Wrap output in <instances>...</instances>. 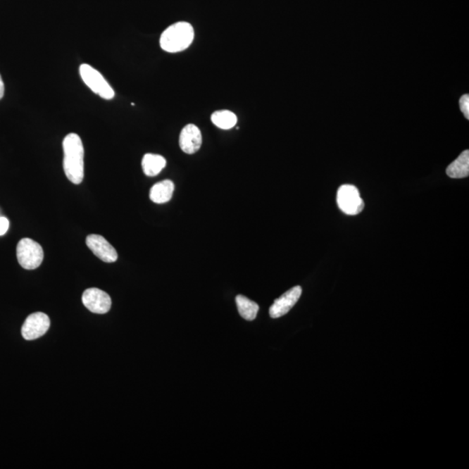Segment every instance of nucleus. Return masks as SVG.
Returning a JSON list of instances; mask_svg holds the SVG:
<instances>
[{"label": "nucleus", "instance_id": "2eb2a0df", "mask_svg": "<svg viewBox=\"0 0 469 469\" xmlns=\"http://www.w3.org/2000/svg\"><path fill=\"white\" fill-rule=\"evenodd\" d=\"M211 121L218 128L230 130L237 125V118L232 111L222 110L211 115Z\"/></svg>", "mask_w": 469, "mask_h": 469}, {"label": "nucleus", "instance_id": "f3484780", "mask_svg": "<svg viewBox=\"0 0 469 469\" xmlns=\"http://www.w3.org/2000/svg\"><path fill=\"white\" fill-rule=\"evenodd\" d=\"M9 221L6 218H0V236H3L9 229Z\"/></svg>", "mask_w": 469, "mask_h": 469}, {"label": "nucleus", "instance_id": "dca6fc26", "mask_svg": "<svg viewBox=\"0 0 469 469\" xmlns=\"http://www.w3.org/2000/svg\"><path fill=\"white\" fill-rule=\"evenodd\" d=\"M460 107L461 111L464 114V117L467 119H469V96L468 94H464L461 96L460 99Z\"/></svg>", "mask_w": 469, "mask_h": 469}, {"label": "nucleus", "instance_id": "9b49d317", "mask_svg": "<svg viewBox=\"0 0 469 469\" xmlns=\"http://www.w3.org/2000/svg\"><path fill=\"white\" fill-rule=\"evenodd\" d=\"M175 189L174 182L170 180H163L152 186L150 192V199L156 204H165L169 202L173 196Z\"/></svg>", "mask_w": 469, "mask_h": 469}, {"label": "nucleus", "instance_id": "f257e3e1", "mask_svg": "<svg viewBox=\"0 0 469 469\" xmlns=\"http://www.w3.org/2000/svg\"><path fill=\"white\" fill-rule=\"evenodd\" d=\"M64 170L67 178L74 185H80L85 177V149L80 137L70 133L63 141Z\"/></svg>", "mask_w": 469, "mask_h": 469}, {"label": "nucleus", "instance_id": "39448f33", "mask_svg": "<svg viewBox=\"0 0 469 469\" xmlns=\"http://www.w3.org/2000/svg\"><path fill=\"white\" fill-rule=\"evenodd\" d=\"M337 204L345 214L355 215L362 212L364 203L358 189L351 185H342L337 192Z\"/></svg>", "mask_w": 469, "mask_h": 469}, {"label": "nucleus", "instance_id": "9d476101", "mask_svg": "<svg viewBox=\"0 0 469 469\" xmlns=\"http://www.w3.org/2000/svg\"><path fill=\"white\" fill-rule=\"evenodd\" d=\"M202 133L196 125L189 124L182 130L180 145L186 154H194L202 146Z\"/></svg>", "mask_w": 469, "mask_h": 469}, {"label": "nucleus", "instance_id": "f03ea898", "mask_svg": "<svg viewBox=\"0 0 469 469\" xmlns=\"http://www.w3.org/2000/svg\"><path fill=\"white\" fill-rule=\"evenodd\" d=\"M194 29L187 22H177L165 29L160 37V46L170 54L187 49L194 40Z\"/></svg>", "mask_w": 469, "mask_h": 469}, {"label": "nucleus", "instance_id": "423d86ee", "mask_svg": "<svg viewBox=\"0 0 469 469\" xmlns=\"http://www.w3.org/2000/svg\"><path fill=\"white\" fill-rule=\"evenodd\" d=\"M51 321L49 316L42 312L33 313L26 318L21 333L25 340L32 341L43 337L49 330Z\"/></svg>", "mask_w": 469, "mask_h": 469}, {"label": "nucleus", "instance_id": "0eeeda50", "mask_svg": "<svg viewBox=\"0 0 469 469\" xmlns=\"http://www.w3.org/2000/svg\"><path fill=\"white\" fill-rule=\"evenodd\" d=\"M82 301L89 311L95 314H106L111 307L110 296L103 290L96 288L85 290L82 296Z\"/></svg>", "mask_w": 469, "mask_h": 469}, {"label": "nucleus", "instance_id": "4468645a", "mask_svg": "<svg viewBox=\"0 0 469 469\" xmlns=\"http://www.w3.org/2000/svg\"><path fill=\"white\" fill-rule=\"evenodd\" d=\"M237 306L242 318L247 321H253L258 315V304L247 299L246 296L238 295L236 297Z\"/></svg>", "mask_w": 469, "mask_h": 469}, {"label": "nucleus", "instance_id": "a211bd4d", "mask_svg": "<svg viewBox=\"0 0 469 469\" xmlns=\"http://www.w3.org/2000/svg\"><path fill=\"white\" fill-rule=\"evenodd\" d=\"M4 95H5V84H4L2 77L0 75V99H3Z\"/></svg>", "mask_w": 469, "mask_h": 469}, {"label": "nucleus", "instance_id": "1a4fd4ad", "mask_svg": "<svg viewBox=\"0 0 469 469\" xmlns=\"http://www.w3.org/2000/svg\"><path fill=\"white\" fill-rule=\"evenodd\" d=\"M301 288L300 286L294 287L284 295L275 299L270 308V315L273 318H279L289 313L300 299Z\"/></svg>", "mask_w": 469, "mask_h": 469}, {"label": "nucleus", "instance_id": "ddd939ff", "mask_svg": "<svg viewBox=\"0 0 469 469\" xmlns=\"http://www.w3.org/2000/svg\"><path fill=\"white\" fill-rule=\"evenodd\" d=\"M166 166V160L161 155L148 154L144 156L142 168L148 177H155Z\"/></svg>", "mask_w": 469, "mask_h": 469}, {"label": "nucleus", "instance_id": "6e6552de", "mask_svg": "<svg viewBox=\"0 0 469 469\" xmlns=\"http://www.w3.org/2000/svg\"><path fill=\"white\" fill-rule=\"evenodd\" d=\"M87 245L93 254L104 263H114L118 260L116 249L100 234H89L87 238Z\"/></svg>", "mask_w": 469, "mask_h": 469}, {"label": "nucleus", "instance_id": "20e7f679", "mask_svg": "<svg viewBox=\"0 0 469 469\" xmlns=\"http://www.w3.org/2000/svg\"><path fill=\"white\" fill-rule=\"evenodd\" d=\"M17 258L22 268L35 270L41 265L44 259V251L37 242L23 238L18 244Z\"/></svg>", "mask_w": 469, "mask_h": 469}, {"label": "nucleus", "instance_id": "7ed1b4c3", "mask_svg": "<svg viewBox=\"0 0 469 469\" xmlns=\"http://www.w3.org/2000/svg\"><path fill=\"white\" fill-rule=\"evenodd\" d=\"M80 73L82 80L95 94L106 100L114 98L115 92L113 87L98 70L90 65L83 64L80 67Z\"/></svg>", "mask_w": 469, "mask_h": 469}, {"label": "nucleus", "instance_id": "f8f14e48", "mask_svg": "<svg viewBox=\"0 0 469 469\" xmlns=\"http://www.w3.org/2000/svg\"><path fill=\"white\" fill-rule=\"evenodd\" d=\"M446 175L452 178H464L469 175V151L463 152L446 168Z\"/></svg>", "mask_w": 469, "mask_h": 469}]
</instances>
